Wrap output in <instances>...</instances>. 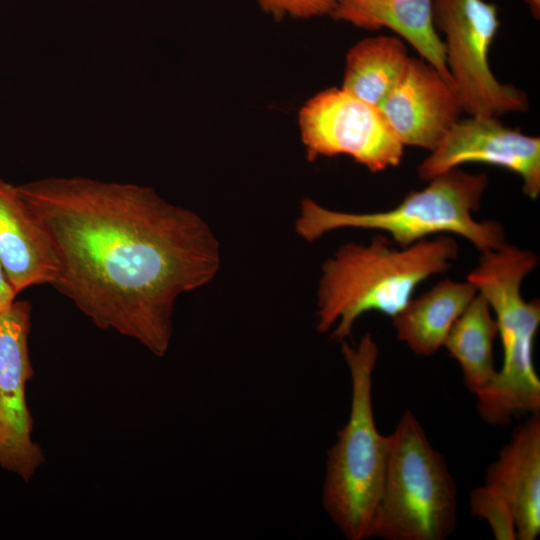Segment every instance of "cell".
<instances>
[{
	"label": "cell",
	"mask_w": 540,
	"mask_h": 540,
	"mask_svg": "<svg viewBox=\"0 0 540 540\" xmlns=\"http://www.w3.org/2000/svg\"><path fill=\"white\" fill-rule=\"evenodd\" d=\"M508 169L523 181L531 199L540 195V139L510 128L495 116L460 119L418 167L419 177L432 178L465 163Z\"/></svg>",
	"instance_id": "10"
},
{
	"label": "cell",
	"mask_w": 540,
	"mask_h": 540,
	"mask_svg": "<svg viewBox=\"0 0 540 540\" xmlns=\"http://www.w3.org/2000/svg\"><path fill=\"white\" fill-rule=\"evenodd\" d=\"M299 124L309 161L348 155L371 172L400 165L404 145L381 109L343 88H330L301 109Z\"/></svg>",
	"instance_id": "8"
},
{
	"label": "cell",
	"mask_w": 540,
	"mask_h": 540,
	"mask_svg": "<svg viewBox=\"0 0 540 540\" xmlns=\"http://www.w3.org/2000/svg\"><path fill=\"white\" fill-rule=\"evenodd\" d=\"M31 304L15 300L0 312V468L29 483L46 462L33 440L26 385L34 376L29 353Z\"/></svg>",
	"instance_id": "9"
},
{
	"label": "cell",
	"mask_w": 540,
	"mask_h": 540,
	"mask_svg": "<svg viewBox=\"0 0 540 540\" xmlns=\"http://www.w3.org/2000/svg\"><path fill=\"white\" fill-rule=\"evenodd\" d=\"M16 296L17 293L0 264V312L8 309L15 301Z\"/></svg>",
	"instance_id": "20"
},
{
	"label": "cell",
	"mask_w": 540,
	"mask_h": 540,
	"mask_svg": "<svg viewBox=\"0 0 540 540\" xmlns=\"http://www.w3.org/2000/svg\"><path fill=\"white\" fill-rule=\"evenodd\" d=\"M498 324L483 295L477 293L449 330L443 346L458 362L464 385L475 394L493 380V342Z\"/></svg>",
	"instance_id": "16"
},
{
	"label": "cell",
	"mask_w": 540,
	"mask_h": 540,
	"mask_svg": "<svg viewBox=\"0 0 540 540\" xmlns=\"http://www.w3.org/2000/svg\"><path fill=\"white\" fill-rule=\"evenodd\" d=\"M487 186L485 173L473 174L456 167L429 180L425 188L411 191L398 205L385 211L341 212L305 198L295 230L307 242L339 229L377 230L388 234L402 248L431 235L450 233L464 237L481 253L487 252L506 243L502 224L473 218Z\"/></svg>",
	"instance_id": "3"
},
{
	"label": "cell",
	"mask_w": 540,
	"mask_h": 540,
	"mask_svg": "<svg viewBox=\"0 0 540 540\" xmlns=\"http://www.w3.org/2000/svg\"><path fill=\"white\" fill-rule=\"evenodd\" d=\"M530 9L533 17L539 19L540 17V0H524Z\"/></svg>",
	"instance_id": "21"
},
{
	"label": "cell",
	"mask_w": 540,
	"mask_h": 540,
	"mask_svg": "<svg viewBox=\"0 0 540 540\" xmlns=\"http://www.w3.org/2000/svg\"><path fill=\"white\" fill-rule=\"evenodd\" d=\"M341 352L351 378V407L327 452L322 504L347 539L364 540L371 538L389 453V436L379 432L372 405L379 350L366 333L357 344L341 342Z\"/></svg>",
	"instance_id": "4"
},
{
	"label": "cell",
	"mask_w": 540,
	"mask_h": 540,
	"mask_svg": "<svg viewBox=\"0 0 540 540\" xmlns=\"http://www.w3.org/2000/svg\"><path fill=\"white\" fill-rule=\"evenodd\" d=\"M0 264L17 295L52 285L60 268L54 241L18 186L0 179Z\"/></svg>",
	"instance_id": "12"
},
{
	"label": "cell",
	"mask_w": 540,
	"mask_h": 540,
	"mask_svg": "<svg viewBox=\"0 0 540 540\" xmlns=\"http://www.w3.org/2000/svg\"><path fill=\"white\" fill-rule=\"evenodd\" d=\"M432 6L433 0H335L330 16L365 30L394 31L453 86Z\"/></svg>",
	"instance_id": "14"
},
{
	"label": "cell",
	"mask_w": 540,
	"mask_h": 540,
	"mask_svg": "<svg viewBox=\"0 0 540 540\" xmlns=\"http://www.w3.org/2000/svg\"><path fill=\"white\" fill-rule=\"evenodd\" d=\"M389 436V453L371 537L444 540L456 528L457 487L447 462L406 410Z\"/></svg>",
	"instance_id": "5"
},
{
	"label": "cell",
	"mask_w": 540,
	"mask_h": 540,
	"mask_svg": "<svg viewBox=\"0 0 540 540\" xmlns=\"http://www.w3.org/2000/svg\"><path fill=\"white\" fill-rule=\"evenodd\" d=\"M476 286L466 280L444 279L416 298L394 317L398 340L416 355L431 356L443 346L454 322L477 295Z\"/></svg>",
	"instance_id": "15"
},
{
	"label": "cell",
	"mask_w": 540,
	"mask_h": 540,
	"mask_svg": "<svg viewBox=\"0 0 540 540\" xmlns=\"http://www.w3.org/2000/svg\"><path fill=\"white\" fill-rule=\"evenodd\" d=\"M409 58L397 36L365 38L347 54L342 88L379 106L403 76Z\"/></svg>",
	"instance_id": "17"
},
{
	"label": "cell",
	"mask_w": 540,
	"mask_h": 540,
	"mask_svg": "<svg viewBox=\"0 0 540 540\" xmlns=\"http://www.w3.org/2000/svg\"><path fill=\"white\" fill-rule=\"evenodd\" d=\"M433 22L444 35L447 69L463 112L495 116L528 108L526 94L499 82L489 51L500 27L497 6L485 0H433Z\"/></svg>",
	"instance_id": "7"
},
{
	"label": "cell",
	"mask_w": 540,
	"mask_h": 540,
	"mask_svg": "<svg viewBox=\"0 0 540 540\" xmlns=\"http://www.w3.org/2000/svg\"><path fill=\"white\" fill-rule=\"evenodd\" d=\"M263 11L280 20L285 16L313 18L331 15L335 0H257Z\"/></svg>",
	"instance_id": "19"
},
{
	"label": "cell",
	"mask_w": 540,
	"mask_h": 540,
	"mask_svg": "<svg viewBox=\"0 0 540 540\" xmlns=\"http://www.w3.org/2000/svg\"><path fill=\"white\" fill-rule=\"evenodd\" d=\"M18 189L58 251L51 286L96 327L165 356L176 301L220 269V243L208 223L136 184L51 177Z\"/></svg>",
	"instance_id": "1"
},
{
	"label": "cell",
	"mask_w": 540,
	"mask_h": 540,
	"mask_svg": "<svg viewBox=\"0 0 540 540\" xmlns=\"http://www.w3.org/2000/svg\"><path fill=\"white\" fill-rule=\"evenodd\" d=\"M538 256L507 242L482 252L468 274L478 293L488 301L498 324L503 364L487 385V394L498 406L525 410L540 402V379L533 363V344L540 325V302L524 299V279L538 265Z\"/></svg>",
	"instance_id": "6"
},
{
	"label": "cell",
	"mask_w": 540,
	"mask_h": 540,
	"mask_svg": "<svg viewBox=\"0 0 540 540\" xmlns=\"http://www.w3.org/2000/svg\"><path fill=\"white\" fill-rule=\"evenodd\" d=\"M378 107L404 146L430 152L464 113L453 86L426 60L414 57Z\"/></svg>",
	"instance_id": "11"
},
{
	"label": "cell",
	"mask_w": 540,
	"mask_h": 540,
	"mask_svg": "<svg viewBox=\"0 0 540 540\" xmlns=\"http://www.w3.org/2000/svg\"><path fill=\"white\" fill-rule=\"evenodd\" d=\"M471 515L485 520L497 540H515L517 531L513 513L506 501L485 484L469 497Z\"/></svg>",
	"instance_id": "18"
},
{
	"label": "cell",
	"mask_w": 540,
	"mask_h": 540,
	"mask_svg": "<svg viewBox=\"0 0 540 540\" xmlns=\"http://www.w3.org/2000/svg\"><path fill=\"white\" fill-rule=\"evenodd\" d=\"M459 253L452 236L441 235L396 248L383 234L369 243H345L327 258L317 287L316 328L347 341L357 319L370 311L397 315L417 286L444 274Z\"/></svg>",
	"instance_id": "2"
},
{
	"label": "cell",
	"mask_w": 540,
	"mask_h": 540,
	"mask_svg": "<svg viewBox=\"0 0 540 540\" xmlns=\"http://www.w3.org/2000/svg\"><path fill=\"white\" fill-rule=\"evenodd\" d=\"M484 484L509 505L517 539L535 540L540 534V412L514 429L487 468Z\"/></svg>",
	"instance_id": "13"
}]
</instances>
